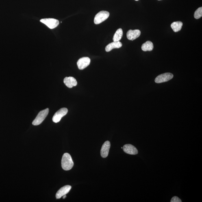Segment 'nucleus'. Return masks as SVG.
<instances>
[{"label":"nucleus","instance_id":"obj_1","mask_svg":"<svg viewBox=\"0 0 202 202\" xmlns=\"http://www.w3.org/2000/svg\"><path fill=\"white\" fill-rule=\"evenodd\" d=\"M74 163L71 156L68 153H65L63 156L62 166L63 169L66 171L71 170L73 167Z\"/></svg>","mask_w":202,"mask_h":202},{"label":"nucleus","instance_id":"obj_2","mask_svg":"<svg viewBox=\"0 0 202 202\" xmlns=\"http://www.w3.org/2000/svg\"><path fill=\"white\" fill-rule=\"evenodd\" d=\"M49 111V108L40 111L32 122V124L34 125H38L41 124L48 115Z\"/></svg>","mask_w":202,"mask_h":202},{"label":"nucleus","instance_id":"obj_3","mask_svg":"<svg viewBox=\"0 0 202 202\" xmlns=\"http://www.w3.org/2000/svg\"><path fill=\"white\" fill-rule=\"evenodd\" d=\"M109 12L106 11H101L96 15L94 17V23L96 25H98L102 23L109 17Z\"/></svg>","mask_w":202,"mask_h":202},{"label":"nucleus","instance_id":"obj_4","mask_svg":"<svg viewBox=\"0 0 202 202\" xmlns=\"http://www.w3.org/2000/svg\"><path fill=\"white\" fill-rule=\"evenodd\" d=\"M40 21L42 23L49 27V29H53L58 26L59 24L58 20L52 18H43L40 20Z\"/></svg>","mask_w":202,"mask_h":202},{"label":"nucleus","instance_id":"obj_5","mask_svg":"<svg viewBox=\"0 0 202 202\" xmlns=\"http://www.w3.org/2000/svg\"><path fill=\"white\" fill-rule=\"evenodd\" d=\"M68 112L66 108H61L55 113L53 118V121L55 123H59L63 117L65 116Z\"/></svg>","mask_w":202,"mask_h":202},{"label":"nucleus","instance_id":"obj_6","mask_svg":"<svg viewBox=\"0 0 202 202\" xmlns=\"http://www.w3.org/2000/svg\"><path fill=\"white\" fill-rule=\"evenodd\" d=\"M173 75L171 73H166L161 74L156 78L155 82L157 83H161L167 82L173 78Z\"/></svg>","mask_w":202,"mask_h":202},{"label":"nucleus","instance_id":"obj_7","mask_svg":"<svg viewBox=\"0 0 202 202\" xmlns=\"http://www.w3.org/2000/svg\"><path fill=\"white\" fill-rule=\"evenodd\" d=\"M90 59L88 57H83L78 60L77 64L78 68L80 70H83L89 65L90 63Z\"/></svg>","mask_w":202,"mask_h":202},{"label":"nucleus","instance_id":"obj_8","mask_svg":"<svg viewBox=\"0 0 202 202\" xmlns=\"http://www.w3.org/2000/svg\"><path fill=\"white\" fill-rule=\"evenodd\" d=\"M123 149L125 153L129 154L135 155L138 153L136 148L130 144H125L123 146Z\"/></svg>","mask_w":202,"mask_h":202},{"label":"nucleus","instance_id":"obj_9","mask_svg":"<svg viewBox=\"0 0 202 202\" xmlns=\"http://www.w3.org/2000/svg\"><path fill=\"white\" fill-rule=\"evenodd\" d=\"M140 35L141 31L139 30H130L127 31V36L129 40H133L139 38Z\"/></svg>","mask_w":202,"mask_h":202},{"label":"nucleus","instance_id":"obj_10","mask_svg":"<svg viewBox=\"0 0 202 202\" xmlns=\"http://www.w3.org/2000/svg\"><path fill=\"white\" fill-rule=\"evenodd\" d=\"M72 188V187L70 185H66L62 187L57 192L56 194V198L57 199H60L63 196L67 194Z\"/></svg>","mask_w":202,"mask_h":202},{"label":"nucleus","instance_id":"obj_11","mask_svg":"<svg viewBox=\"0 0 202 202\" xmlns=\"http://www.w3.org/2000/svg\"><path fill=\"white\" fill-rule=\"evenodd\" d=\"M110 147V143L109 141H107L103 144L101 150V155L102 157L105 158L108 156Z\"/></svg>","mask_w":202,"mask_h":202},{"label":"nucleus","instance_id":"obj_12","mask_svg":"<svg viewBox=\"0 0 202 202\" xmlns=\"http://www.w3.org/2000/svg\"><path fill=\"white\" fill-rule=\"evenodd\" d=\"M64 83L69 88H72L77 85V82L75 78L70 77H66L64 79Z\"/></svg>","mask_w":202,"mask_h":202},{"label":"nucleus","instance_id":"obj_13","mask_svg":"<svg viewBox=\"0 0 202 202\" xmlns=\"http://www.w3.org/2000/svg\"><path fill=\"white\" fill-rule=\"evenodd\" d=\"M123 45L121 42L120 41L114 42L110 43L106 46L105 48V50L107 52L111 51L112 49H119Z\"/></svg>","mask_w":202,"mask_h":202},{"label":"nucleus","instance_id":"obj_14","mask_svg":"<svg viewBox=\"0 0 202 202\" xmlns=\"http://www.w3.org/2000/svg\"><path fill=\"white\" fill-rule=\"evenodd\" d=\"M153 49V45L151 41H148L144 43L142 46V49L144 51H151Z\"/></svg>","mask_w":202,"mask_h":202},{"label":"nucleus","instance_id":"obj_15","mask_svg":"<svg viewBox=\"0 0 202 202\" xmlns=\"http://www.w3.org/2000/svg\"><path fill=\"white\" fill-rule=\"evenodd\" d=\"M183 23L181 21L173 22L171 24V27L174 32H177L180 31L182 28Z\"/></svg>","mask_w":202,"mask_h":202},{"label":"nucleus","instance_id":"obj_16","mask_svg":"<svg viewBox=\"0 0 202 202\" xmlns=\"http://www.w3.org/2000/svg\"><path fill=\"white\" fill-rule=\"evenodd\" d=\"M123 36V31L121 28L119 29L116 31L113 37V40L114 42L120 41Z\"/></svg>","mask_w":202,"mask_h":202},{"label":"nucleus","instance_id":"obj_17","mask_svg":"<svg viewBox=\"0 0 202 202\" xmlns=\"http://www.w3.org/2000/svg\"><path fill=\"white\" fill-rule=\"evenodd\" d=\"M202 16V7H201L197 9L195 11V12L194 16V18H195V19H198L201 17Z\"/></svg>","mask_w":202,"mask_h":202},{"label":"nucleus","instance_id":"obj_18","mask_svg":"<svg viewBox=\"0 0 202 202\" xmlns=\"http://www.w3.org/2000/svg\"><path fill=\"white\" fill-rule=\"evenodd\" d=\"M171 202H181V200L176 196H174L171 200Z\"/></svg>","mask_w":202,"mask_h":202},{"label":"nucleus","instance_id":"obj_19","mask_svg":"<svg viewBox=\"0 0 202 202\" xmlns=\"http://www.w3.org/2000/svg\"><path fill=\"white\" fill-rule=\"evenodd\" d=\"M63 196V199H64V198H65L66 197V195H64Z\"/></svg>","mask_w":202,"mask_h":202},{"label":"nucleus","instance_id":"obj_20","mask_svg":"<svg viewBox=\"0 0 202 202\" xmlns=\"http://www.w3.org/2000/svg\"><path fill=\"white\" fill-rule=\"evenodd\" d=\"M135 1H139V0H135Z\"/></svg>","mask_w":202,"mask_h":202},{"label":"nucleus","instance_id":"obj_21","mask_svg":"<svg viewBox=\"0 0 202 202\" xmlns=\"http://www.w3.org/2000/svg\"><path fill=\"white\" fill-rule=\"evenodd\" d=\"M121 149H123V147H121Z\"/></svg>","mask_w":202,"mask_h":202},{"label":"nucleus","instance_id":"obj_22","mask_svg":"<svg viewBox=\"0 0 202 202\" xmlns=\"http://www.w3.org/2000/svg\"><path fill=\"white\" fill-rule=\"evenodd\" d=\"M159 1H160V0H159Z\"/></svg>","mask_w":202,"mask_h":202}]
</instances>
